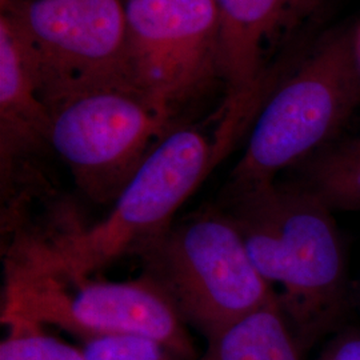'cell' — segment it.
<instances>
[{
    "instance_id": "cell-1",
    "label": "cell",
    "mask_w": 360,
    "mask_h": 360,
    "mask_svg": "<svg viewBox=\"0 0 360 360\" xmlns=\"http://www.w3.org/2000/svg\"><path fill=\"white\" fill-rule=\"evenodd\" d=\"M219 207L243 236L259 274L281 288L278 300L297 340L326 331L346 292V263L331 208L304 186L272 181L223 193Z\"/></svg>"
},
{
    "instance_id": "cell-2",
    "label": "cell",
    "mask_w": 360,
    "mask_h": 360,
    "mask_svg": "<svg viewBox=\"0 0 360 360\" xmlns=\"http://www.w3.org/2000/svg\"><path fill=\"white\" fill-rule=\"evenodd\" d=\"M219 162L214 138L198 127H175L146 156L107 218L50 245L23 247L8 264L56 278H89L168 229Z\"/></svg>"
},
{
    "instance_id": "cell-3",
    "label": "cell",
    "mask_w": 360,
    "mask_h": 360,
    "mask_svg": "<svg viewBox=\"0 0 360 360\" xmlns=\"http://www.w3.org/2000/svg\"><path fill=\"white\" fill-rule=\"evenodd\" d=\"M184 322L210 336L278 300L259 274L243 236L219 206L178 223L132 252Z\"/></svg>"
},
{
    "instance_id": "cell-4",
    "label": "cell",
    "mask_w": 360,
    "mask_h": 360,
    "mask_svg": "<svg viewBox=\"0 0 360 360\" xmlns=\"http://www.w3.org/2000/svg\"><path fill=\"white\" fill-rule=\"evenodd\" d=\"M359 103L354 39L334 35L262 105L223 193L272 183L281 171L314 156L347 123Z\"/></svg>"
},
{
    "instance_id": "cell-5",
    "label": "cell",
    "mask_w": 360,
    "mask_h": 360,
    "mask_svg": "<svg viewBox=\"0 0 360 360\" xmlns=\"http://www.w3.org/2000/svg\"><path fill=\"white\" fill-rule=\"evenodd\" d=\"M1 8L43 103L94 87L131 86L126 0H11Z\"/></svg>"
},
{
    "instance_id": "cell-6",
    "label": "cell",
    "mask_w": 360,
    "mask_h": 360,
    "mask_svg": "<svg viewBox=\"0 0 360 360\" xmlns=\"http://www.w3.org/2000/svg\"><path fill=\"white\" fill-rule=\"evenodd\" d=\"M1 318L60 327L80 340L108 335L155 339L183 360L198 352L163 290L143 275L131 282L56 278L8 264Z\"/></svg>"
},
{
    "instance_id": "cell-7",
    "label": "cell",
    "mask_w": 360,
    "mask_h": 360,
    "mask_svg": "<svg viewBox=\"0 0 360 360\" xmlns=\"http://www.w3.org/2000/svg\"><path fill=\"white\" fill-rule=\"evenodd\" d=\"M49 146L96 203L115 202L172 119L131 86L77 91L46 103Z\"/></svg>"
},
{
    "instance_id": "cell-8",
    "label": "cell",
    "mask_w": 360,
    "mask_h": 360,
    "mask_svg": "<svg viewBox=\"0 0 360 360\" xmlns=\"http://www.w3.org/2000/svg\"><path fill=\"white\" fill-rule=\"evenodd\" d=\"M129 83L171 117L220 77L214 0H126Z\"/></svg>"
},
{
    "instance_id": "cell-9",
    "label": "cell",
    "mask_w": 360,
    "mask_h": 360,
    "mask_svg": "<svg viewBox=\"0 0 360 360\" xmlns=\"http://www.w3.org/2000/svg\"><path fill=\"white\" fill-rule=\"evenodd\" d=\"M309 0H214L219 20L220 77L227 98L215 139L229 153L260 111L263 65L270 41Z\"/></svg>"
},
{
    "instance_id": "cell-10",
    "label": "cell",
    "mask_w": 360,
    "mask_h": 360,
    "mask_svg": "<svg viewBox=\"0 0 360 360\" xmlns=\"http://www.w3.org/2000/svg\"><path fill=\"white\" fill-rule=\"evenodd\" d=\"M50 116L26 56L0 18V175L1 200L15 198L22 162L49 146Z\"/></svg>"
},
{
    "instance_id": "cell-11",
    "label": "cell",
    "mask_w": 360,
    "mask_h": 360,
    "mask_svg": "<svg viewBox=\"0 0 360 360\" xmlns=\"http://www.w3.org/2000/svg\"><path fill=\"white\" fill-rule=\"evenodd\" d=\"M199 360H302L299 340L279 300L207 336Z\"/></svg>"
},
{
    "instance_id": "cell-12",
    "label": "cell",
    "mask_w": 360,
    "mask_h": 360,
    "mask_svg": "<svg viewBox=\"0 0 360 360\" xmlns=\"http://www.w3.org/2000/svg\"><path fill=\"white\" fill-rule=\"evenodd\" d=\"M303 186L331 210H360V135L319 155Z\"/></svg>"
},
{
    "instance_id": "cell-13",
    "label": "cell",
    "mask_w": 360,
    "mask_h": 360,
    "mask_svg": "<svg viewBox=\"0 0 360 360\" xmlns=\"http://www.w3.org/2000/svg\"><path fill=\"white\" fill-rule=\"evenodd\" d=\"M8 334L0 343V360H87L82 349L46 334L41 326L1 318Z\"/></svg>"
},
{
    "instance_id": "cell-14",
    "label": "cell",
    "mask_w": 360,
    "mask_h": 360,
    "mask_svg": "<svg viewBox=\"0 0 360 360\" xmlns=\"http://www.w3.org/2000/svg\"><path fill=\"white\" fill-rule=\"evenodd\" d=\"M87 360H183L166 345L138 335H108L82 340Z\"/></svg>"
},
{
    "instance_id": "cell-15",
    "label": "cell",
    "mask_w": 360,
    "mask_h": 360,
    "mask_svg": "<svg viewBox=\"0 0 360 360\" xmlns=\"http://www.w3.org/2000/svg\"><path fill=\"white\" fill-rule=\"evenodd\" d=\"M319 360H360V334H345L333 340Z\"/></svg>"
},
{
    "instance_id": "cell-16",
    "label": "cell",
    "mask_w": 360,
    "mask_h": 360,
    "mask_svg": "<svg viewBox=\"0 0 360 360\" xmlns=\"http://www.w3.org/2000/svg\"><path fill=\"white\" fill-rule=\"evenodd\" d=\"M352 39H354V50H355L356 62H358V65H359L360 68V30L355 37H352Z\"/></svg>"
},
{
    "instance_id": "cell-17",
    "label": "cell",
    "mask_w": 360,
    "mask_h": 360,
    "mask_svg": "<svg viewBox=\"0 0 360 360\" xmlns=\"http://www.w3.org/2000/svg\"><path fill=\"white\" fill-rule=\"evenodd\" d=\"M8 1H11V0H1V7H3V6H6Z\"/></svg>"
}]
</instances>
